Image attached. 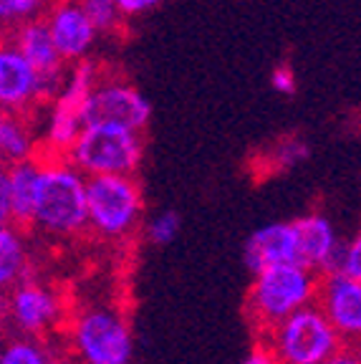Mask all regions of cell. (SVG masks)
I'll list each match as a JSON object with an SVG mask.
<instances>
[{
	"mask_svg": "<svg viewBox=\"0 0 361 364\" xmlns=\"http://www.w3.org/2000/svg\"><path fill=\"white\" fill-rule=\"evenodd\" d=\"M43 157L33 220L36 233L74 240L89 233V177L68 157Z\"/></svg>",
	"mask_w": 361,
	"mask_h": 364,
	"instance_id": "6da1fadb",
	"label": "cell"
},
{
	"mask_svg": "<svg viewBox=\"0 0 361 364\" xmlns=\"http://www.w3.org/2000/svg\"><path fill=\"white\" fill-rule=\"evenodd\" d=\"M321 273L303 263H281L253 273L245 299V314L258 336L268 334L291 314L318 301Z\"/></svg>",
	"mask_w": 361,
	"mask_h": 364,
	"instance_id": "7a4b0ae2",
	"label": "cell"
},
{
	"mask_svg": "<svg viewBox=\"0 0 361 364\" xmlns=\"http://www.w3.org/2000/svg\"><path fill=\"white\" fill-rule=\"evenodd\" d=\"M281 364H326L346 347L339 331L318 304L283 318L268 334L258 336Z\"/></svg>",
	"mask_w": 361,
	"mask_h": 364,
	"instance_id": "3957f363",
	"label": "cell"
},
{
	"mask_svg": "<svg viewBox=\"0 0 361 364\" xmlns=\"http://www.w3.org/2000/svg\"><path fill=\"white\" fill-rule=\"evenodd\" d=\"M144 215V195L134 175L89 177V233L119 243L136 233Z\"/></svg>",
	"mask_w": 361,
	"mask_h": 364,
	"instance_id": "277c9868",
	"label": "cell"
},
{
	"mask_svg": "<svg viewBox=\"0 0 361 364\" xmlns=\"http://www.w3.org/2000/svg\"><path fill=\"white\" fill-rule=\"evenodd\" d=\"M68 354L81 364H131L129 321L114 306L81 309L68 321Z\"/></svg>",
	"mask_w": 361,
	"mask_h": 364,
	"instance_id": "5b68a950",
	"label": "cell"
},
{
	"mask_svg": "<svg viewBox=\"0 0 361 364\" xmlns=\"http://www.w3.org/2000/svg\"><path fill=\"white\" fill-rule=\"evenodd\" d=\"M144 157V132L117 124H86L68 159L84 172L94 175H136Z\"/></svg>",
	"mask_w": 361,
	"mask_h": 364,
	"instance_id": "8992f818",
	"label": "cell"
},
{
	"mask_svg": "<svg viewBox=\"0 0 361 364\" xmlns=\"http://www.w3.org/2000/svg\"><path fill=\"white\" fill-rule=\"evenodd\" d=\"M6 316L18 334L48 339L66 316V306L53 286L31 276L6 291Z\"/></svg>",
	"mask_w": 361,
	"mask_h": 364,
	"instance_id": "52a82bcc",
	"label": "cell"
},
{
	"mask_svg": "<svg viewBox=\"0 0 361 364\" xmlns=\"http://www.w3.org/2000/svg\"><path fill=\"white\" fill-rule=\"evenodd\" d=\"M84 119L86 124H117L144 132L152 119V104L134 84L102 74L84 104Z\"/></svg>",
	"mask_w": 361,
	"mask_h": 364,
	"instance_id": "ba28073f",
	"label": "cell"
},
{
	"mask_svg": "<svg viewBox=\"0 0 361 364\" xmlns=\"http://www.w3.org/2000/svg\"><path fill=\"white\" fill-rule=\"evenodd\" d=\"M8 33H11L8 36V43L16 46L18 51L41 71L45 97H48V102H53L56 94L61 91L63 81H66L71 63H66V58L58 51L45 18L41 16V18H31V21H23L18 26H13V28H8Z\"/></svg>",
	"mask_w": 361,
	"mask_h": 364,
	"instance_id": "9c48e42d",
	"label": "cell"
},
{
	"mask_svg": "<svg viewBox=\"0 0 361 364\" xmlns=\"http://www.w3.org/2000/svg\"><path fill=\"white\" fill-rule=\"evenodd\" d=\"M0 104L13 114H33L48 104L41 71L8 41L0 51Z\"/></svg>",
	"mask_w": 361,
	"mask_h": 364,
	"instance_id": "30bf717a",
	"label": "cell"
},
{
	"mask_svg": "<svg viewBox=\"0 0 361 364\" xmlns=\"http://www.w3.org/2000/svg\"><path fill=\"white\" fill-rule=\"evenodd\" d=\"M318 306L339 331L346 347L361 344V279L346 271L321 276Z\"/></svg>",
	"mask_w": 361,
	"mask_h": 364,
	"instance_id": "8fae6325",
	"label": "cell"
},
{
	"mask_svg": "<svg viewBox=\"0 0 361 364\" xmlns=\"http://www.w3.org/2000/svg\"><path fill=\"white\" fill-rule=\"evenodd\" d=\"M41 167H43V157L3 167V175H0V220L3 225H18L23 230L31 228Z\"/></svg>",
	"mask_w": 361,
	"mask_h": 364,
	"instance_id": "7c38bea8",
	"label": "cell"
},
{
	"mask_svg": "<svg viewBox=\"0 0 361 364\" xmlns=\"http://www.w3.org/2000/svg\"><path fill=\"white\" fill-rule=\"evenodd\" d=\"M43 18L66 63H79L91 56L99 31L79 0H53Z\"/></svg>",
	"mask_w": 361,
	"mask_h": 364,
	"instance_id": "4fadbf2b",
	"label": "cell"
},
{
	"mask_svg": "<svg viewBox=\"0 0 361 364\" xmlns=\"http://www.w3.org/2000/svg\"><path fill=\"white\" fill-rule=\"evenodd\" d=\"M245 266L250 273H260L281 263H298V240L293 220L268 223L248 238L243 250Z\"/></svg>",
	"mask_w": 361,
	"mask_h": 364,
	"instance_id": "5bb4252c",
	"label": "cell"
},
{
	"mask_svg": "<svg viewBox=\"0 0 361 364\" xmlns=\"http://www.w3.org/2000/svg\"><path fill=\"white\" fill-rule=\"evenodd\" d=\"M293 228L296 240H298V263L313 268L323 276L331 256L341 245L333 223L323 213H306V215L296 218Z\"/></svg>",
	"mask_w": 361,
	"mask_h": 364,
	"instance_id": "9a60e30c",
	"label": "cell"
},
{
	"mask_svg": "<svg viewBox=\"0 0 361 364\" xmlns=\"http://www.w3.org/2000/svg\"><path fill=\"white\" fill-rule=\"evenodd\" d=\"M43 154L41 134L33 127V114L3 112L0 117V157L3 165H16Z\"/></svg>",
	"mask_w": 361,
	"mask_h": 364,
	"instance_id": "2e32d148",
	"label": "cell"
},
{
	"mask_svg": "<svg viewBox=\"0 0 361 364\" xmlns=\"http://www.w3.org/2000/svg\"><path fill=\"white\" fill-rule=\"evenodd\" d=\"M31 276H36V273L31 268L23 228L3 225V230H0V286H3V291H8Z\"/></svg>",
	"mask_w": 361,
	"mask_h": 364,
	"instance_id": "e0dca14e",
	"label": "cell"
},
{
	"mask_svg": "<svg viewBox=\"0 0 361 364\" xmlns=\"http://www.w3.org/2000/svg\"><path fill=\"white\" fill-rule=\"evenodd\" d=\"M0 364H63L56 359L51 341L38 336H13L0 354Z\"/></svg>",
	"mask_w": 361,
	"mask_h": 364,
	"instance_id": "ac0fdd59",
	"label": "cell"
},
{
	"mask_svg": "<svg viewBox=\"0 0 361 364\" xmlns=\"http://www.w3.org/2000/svg\"><path fill=\"white\" fill-rule=\"evenodd\" d=\"M79 3L96 26L99 36H117L122 31L126 18L117 0H79Z\"/></svg>",
	"mask_w": 361,
	"mask_h": 364,
	"instance_id": "d6986e66",
	"label": "cell"
},
{
	"mask_svg": "<svg viewBox=\"0 0 361 364\" xmlns=\"http://www.w3.org/2000/svg\"><path fill=\"white\" fill-rule=\"evenodd\" d=\"M51 6L53 0H0V18L6 23V28H13L23 21L45 16Z\"/></svg>",
	"mask_w": 361,
	"mask_h": 364,
	"instance_id": "ffe728a7",
	"label": "cell"
},
{
	"mask_svg": "<svg viewBox=\"0 0 361 364\" xmlns=\"http://www.w3.org/2000/svg\"><path fill=\"white\" fill-rule=\"evenodd\" d=\"M182 228V218L175 210H162L147 223L144 228V235L152 245H170L177 238Z\"/></svg>",
	"mask_w": 361,
	"mask_h": 364,
	"instance_id": "44dd1931",
	"label": "cell"
},
{
	"mask_svg": "<svg viewBox=\"0 0 361 364\" xmlns=\"http://www.w3.org/2000/svg\"><path fill=\"white\" fill-rule=\"evenodd\" d=\"M308 157V144L301 136H283L281 142L271 149V167L273 170H288Z\"/></svg>",
	"mask_w": 361,
	"mask_h": 364,
	"instance_id": "7402d4cb",
	"label": "cell"
},
{
	"mask_svg": "<svg viewBox=\"0 0 361 364\" xmlns=\"http://www.w3.org/2000/svg\"><path fill=\"white\" fill-rule=\"evenodd\" d=\"M271 86L276 94H281V97H293L296 91H298L296 71L291 66H276L271 74Z\"/></svg>",
	"mask_w": 361,
	"mask_h": 364,
	"instance_id": "603a6c76",
	"label": "cell"
},
{
	"mask_svg": "<svg viewBox=\"0 0 361 364\" xmlns=\"http://www.w3.org/2000/svg\"><path fill=\"white\" fill-rule=\"evenodd\" d=\"M344 271L361 279V228L359 233L351 240H346V250H344Z\"/></svg>",
	"mask_w": 361,
	"mask_h": 364,
	"instance_id": "cb8c5ba5",
	"label": "cell"
},
{
	"mask_svg": "<svg viewBox=\"0 0 361 364\" xmlns=\"http://www.w3.org/2000/svg\"><path fill=\"white\" fill-rule=\"evenodd\" d=\"M117 3L122 8V13H124V18L129 21V18H139L152 13L157 6H162L164 0H117Z\"/></svg>",
	"mask_w": 361,
	"mask_h": 364,
	"instance_id": "d4e9b609",
	"label": "cell"
},
{
	"mask_svg": "<svg viewBox=\"0 0 361 364\" xmlns=\"http://www.w3.org/2000/svg\"><path fill=\"white\" fill-rule=\"evenodd\" d=\"M243 364H281V362L273 357V352L263 344V341H258V347L248 354V359H245Z\"/></svg>",
	"mask_w": 361,
	"mask_h": 364,
	"instance_id": "484cf974",
	"label": "cell"
},
{
	"mask_svg": "<svg viewBox=\"0 0 361 364\" xmlns=\"http://www.w3.org/2000/svg\"><path fill=\"white\" fill-rule=\"evenodd\" d=\"M326 364H361V354L354 347H344L341 352H336Z\"/></svg>",
	"mask_w": 361,
	"mask_h": 364,
	"instance_id": "4316f807",
	"label": "cell"
},
{
	"mask_svg": "<svg viewBox=\"0 0 361 364\" xmlns=\"http://www.w3.org/2000/svg\"><path fill=\"white\" fill-rule=\"evenodd\" d=\"M63 364H81V362H76V359H71V362H63Z\"/></svg>",
	"mask_w": 361,
	"mask_h": 364,
	"instance_id": "83f0119b",
	"label": "cell"
},
{
	"mask_svg": "<svg viewBox=\"0 0 361 364\" xmlns=\"http://www.w3.org/2000/svg\"><path fill=\"white\" fill-rule=\"evenodd\" d=\"M354 349H359V354H361V344H359V347H354Z\"/></svg>",
	"mask_w": 361,
	"mask_h": 364,
	"instance_id": "f1b7e54d",
	"label": "cell"
}]
</instances>
